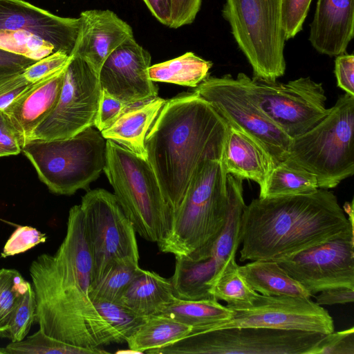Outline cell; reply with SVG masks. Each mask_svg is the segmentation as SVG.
Instances as JSON below:
<instances>
[{"mask_svg":"<svg viewBox=\"0 0 354 354\" xmlns=\"http://www.w3.org/2000/svg\"><path fill=\"white\" fill-rule=\"evenodd\" d=\"M29 272L36 298L35 322L44 333L95 354L106 353L102 346L124 342L90 298L93 261L80 205L69 210L66 234L57 252L38 256Z\"/></svg>","mask_w":354,"mask_h":354,"instance_id":"6da1fadb","label":"cell"},{"mask_svg":"<svg viewBox=\"0 0 354 354\" xmlns=\"http://www.w3.org/2000/svg\"><path fill=\"white\" fill-rule=\"evenodd\" d=\"M227 124L195 92L166 100L145 141L147 160L173 212L206 159H222Z\"/></svg>","mask_w":354,"mask_h":354,"instance_id":"7a4b0ae2","label":"cell"},{"mask_svg":"<svg viewBox=\"0 0 354 354\" xmlns=\"http://www.w3.org/2000/svg\"><path fill=\"white\" fill-rule=\"evenodd\" d=\"M354 230L336 196L319 188L305 195L258 198L241 216L240 261L284 257Z\"/></svg>","mask_w":354,"mask_h":354,"instance_id":"3957f363","label":"cell"},{"mask_svg":"<svg viewBox=\"0 0 354 354\" xmlns=\"http://www.w3.org/2000/svg\"><path fill=\"white\" fill-rule=\"evenodd\" d=\"M227 175L222 159H206L198 167L174 213L169 236L160 250L194 259L211 257L229 212Z\"/></svg>","mask_w":354,"mask_h":354,"instance_id":"277c9868","label":"cell"},{"mask_svg":"<svg viewBox=\"0 0 354 354\" xmlns=\"http://www.w3.org/2000/svg\"><path fill=\"white\" fill-rule=\"evenodd\" d=\"M103 171L136 232L158 245L165 240L171 230L174 212L149 161L106 140Z\"/></svg>","mask_w":354,"mask_h":354,"instance_id":"5b68a950","label":"cell"},{"mask_svg":"<svg viewBox=\"0 0 354 354\" xmlns=\"http://www.w3.org/2000/svg\"><path fill=\"white\" fill-rule=\"evenodd\" d=\"M354 96L340 95L328 114L292 139L284 163L313 174L321 189L337 187L354 174Z\"/></svg>","mask_w":354,"mask_h":354,"instance_id":"8992f818","label":"cell"},{"mask_svg":"<svg viewBox=\"0 0 354 354\" xmlns=\"http://www.w3.org/2000/svg\"><path fill=\"white\" fill-rule=\"evenodd\" d=\"M106 144L93 126L66 139L28 140L21 151L51 192L72 195L80 189L88 191L104 170Z\"/></svg>","mask_w":354,"mask_h":354,"instance_id":"52a82bcc","label":"cell"},{"mask_svg":"<svg viewBox=\"0 0 354 354\" xmlns=\"http://www.w3.org/2000/svg\"><path fill=\"white\" fill-rule=\"evenodd\" d=\"M283 0H225L222 15L254 78L276 82L286 71Z\"/></svg>","mask_w":354,"mask_h":354,"instance_id":"ba28073f","label":"cell"},{"mask_svg":"<svg viewBox=\"0 0 354 354\" xmlns=\"http://www.w3.org/2000/svg\"><path fill=\"white\" fill-rule=\"evenodd\" d=\"M320 333L241 326L192 333L149 354H310Z\"/></svg>","mask_w":354,"mask_h":354,"instance_id":"9c48e42d","label":"cell"},{"mask_svg":"<svg viewBox=\"0 0 354 354\" xmlns=\"http://www.w3.org/2000/svg\"><path fill=\"white\" fill-rule=\"evenodd\" d=\"M80 206L93 261L91 284L117 261H139L136 230L114 194L104 189L88 190Z\"/></svg>","mask_w":354,"mask_h":354,"instance_id":"30bf717a","label":"cell"},{"mask_svg":"<svg viewBox=\"0 0 354 354\" xmlns=\"http://www.w3.org/2000/svg\"><path fill=\"white\" fill-rule=\"evenodd\" d=\"M237 76L265 114L291 139L306 133L330 112L321 83L310 77L287 83Z\"/></svg>","mask_w":354,"mask_h":354,"instance_id":"8fae6325","label":"cell"},{"mask_svg":"<svg viewBox=\"0 0 354 354\" xmlns=\"http://www.w3.org/2000/svg\"><path fill=\"white\" fill-rule=\"evenodd\" d=\"M193 91L207 101L227 124L258 140L276 164L285 160L292 139L265 114L238 76L207 77Z\"/></svg>","mask_w":354,"mask_h":354,"instance_id":"7c38bea8","label":"cell"},{"mask_svg":"<svg viewBox=\"0 0 354 354\" xmlns=\"http://www.w3.org/2000/svg\"><path fill=\"white\" fill-rule=\"evenodd\" d=\"M71 56L55 107L28 140L66 139L94 125L102 93L99 75L84 59Z\"/></svg>","mask_w":354,"mask_h":354,"instance_id":"4fadbf2b","label":"cell"},{"mask_svg":"<svg viewBox=\"0 0 354 354\" xmlns=\"http://www.w3.org/2000/svg\"><path fill=\"white\" fill-rule=\"evenodd\" d=\"M227 307L232 310L230 319L206 330L254 326L323 334L334 331L332 317L310 297L259 294L250 305Z\"/></svg>","mask_w":354,"mask_h":354,"instance_id":"5bb4252c","label":"cell"},{"mask_svg":"<svg viewBox=\"0 0 354 354\" xmlns=\"http://www.w3.org/2000/svg\"><path fill=\"white\" fill-rule=\"evenodd\" d=\"M276 262L311 296L330 288H354V230Z\"/></svg>","mask_w":354,"mask_h":354,"instance_id":"9a60e30c","label":"cell"},{"mask_svg":"<svg viewBox=\"0 0 354 354\" xmlns=\"http://www.w3.org/2000/svg\"><path fill=\"white\" fill-rule=\"evenodd\" d=\"M150 53L130 37L104 61L99 80L102 90L129 105L158 97V88L149 78Z\"/></svg>","mask_w":354,"mask_h":354,"instance_id":"2e32d148","label":"cell"},{"mask_svg":"<svg viewBox=\"0 0 354 354\" xmlns=\"http://www.w3.org/2000/svg\"><path fill=\"white\" fill-rule=\"evenodd\" d=\"M80 21L62 17L23 0H0V29L23 30L50 42L56 51L71 55Z\"/></svg>","mask_w":354,"mask_h":354,"instance_id":"e0dca14e","label":"cell"},{"mask_svg":"<svg viewBox=\"0 0 354 354\" xmlns=\"http://www.w3.org/2000/svg\"><path fill=\"white\" fill-rule=\"evenodd\" d=\"M80 30L71 55L86 62L99 75L106 58L133 37L131 27L109 10H88L80 15Z\"/></svg>","mask_w":354,"mask_h":354,"instance_id":"ac0fdd59","label":"cell"},{"mask_svg":"<svg viewBox=\"0 0 354 354\" xmlns=\"http://www.w3.org/2000/svg\"><path fill=\"white\" fill-rule=\"evenodd\" d=\"M309 33L318 53L329 57L345 53L354 36V0H317Z\"/></svg>","mask_w":354,"mask_h":354,"instance_id":"d6986e66","label":"cell"},{"mask_svg":"<svg viewBox=\"0 0 354 354\" xmlns=\"http://www.w3.org/2000/svg\"><path fill=\"white\" fill-rule=\"evenodd\" d=\"M67 66L32 84L3 109L19 135L23 146L55 107Z\"/></svg>","mask_w":354,"mask_h":354,"instance_id":"ffe728a7","label":"cell"},{"mask_svg":"<svg viewBox=\"0 0 354 354\" xmlns=\"http://www.w3.org/2000/svg\"><path fill=\"white\" fill-rule=\"evenodd\" d=\"M222 162L227 174L254 181L260 190L276 165L272 156L258 140L229 124Z\"/></svg>","mask_w":354,"mask_h":354,"instance_id":"44dd1931","label":"cell"},{"mask_svg":"<svg viewBox=\"0 0 354 354\" xmlns=\"http://www.w3.org/2000/svg\"><path fill=\"white\" fill-rule=\"evenodd\" d=\"M165 102L156 97L131 108L109 128L101 131L102 136L147 160L145 138Z\"/></svg>","mask_w":354,"mask_h":354,"instance_id":"7402d4cb","label":"cell"},{"mask_svg":"<svg viewBox=\"0 0 354 354\" xmlns=\"http://www.w3.org/2000/svg\"><path fill=\"white\" fill-rule=\"evenodd\" d=\"M175 297L170 278L140 268L118 301L147 317L161 314Z\"/></svg>","mask_w":354,"mask_h":354,"instance_id":"603a6c76","label":"cell"},{"mask_svg":"<svg viewBox=\"0 0 354 354\" xmlns=\"http://www.w3.org/2000/svg\"><path fill=\"white\" fill-rule=\"evenodd\" d=\"M175 269L170 278L174 296L185 300L215 299L210 293L212 283L225 266L214 257L194 259L175 256Z\"/></svg>","mask_w":354,"mask_h":354,"instance_id":"cb8c5ba5","label":"cell"},{"mask_svg":"<svg viewBox=\"0 0 354 354\" xmlns=\"http://www.w3.org/2000/svg\"><path fill=\"white\" fill-rule=\"evenodd\" d=\"M239 272L248 285L261 295L312 297L274 261H252L239 266Z\"/></svg>","mask_w":354,"mask_h":354,"instance_id":"d4e9b609","label":"cell"},{"mask_svg":"<svg viewBox=\"0 0 354 354\" xmlns=\"http://www.w3.org/2000/svg\"><path fill=\"white\" fill-rule=\"evenodd\" d=\"M160 315L192 328V333L204 331L227 321L232 310L216 299L185 300L175 297Z\"/></svg>","mask_w":354,"mask_h":354,"instance_id":"484cf974","label":"cell"},{"mask_svg":"<svg viewBox=\"0 0 354 354\" xmlns=\"http://www.w3.org/2000/svg\"><path fill=\"white\" fill-rule=\"evenodd\" d=\"M192 330L165 315H156L147 317L126 342L133 352L149 353L186 337Z\"/></svg>","mask_w":354,"mask_h":354,"instance_id":"4316f807","label":"cell"},{"mask_svg":"<svg viewBox=\"0 0 354 354\" xmlns=\"http://www.w3.org/2000/svg\"><path fill=\"white\" fill-rule=\"evenodd\" d=\"M212 66V62L188 52L176 58L151 65L148 75L153 82L196 88L209 77Z\"/></svg>","mask_w":354,"mask_h":354,"instance_id":"83f0119b","label":"cell"},{"mask_svg":"<svg viewBox=\"0 0 354 354\" xmlns=\"http://www.w3.org/2000/svg\"><path fill=\"white\" fill-rule=\"evenodd\" d=\"M318 189L317 179L313 174L279 162L271 170L264 187L260 190L259 198L310 194Z\"/></svg>","mask_w":354,"mask_h":354,"instance_id":"f1b7e54d","label":"cell"},{"mask_svg":"<svg viewBox=\"0 0 354 354\" xmlns=\"http://www.w3.org/2000/svg\"><path fill=\"white\" fill-rule=\"evenodd\" d=\"M209 291L216 300H223L227 302V306L234 307L250 305L259 295L239 273L235 259L227 263Z\"/></svg>","mask_w":354,"mask_h":354,"instance_id":"f546056e","label":"cell"},{"mask_svg":"<svg viewBox=\"0 0 354 354\" xmlns=\"http://www.w3.org/2000/svg\"><path fill=\"white\" fill-rule=\"evenodd\" d=\"M140 268L138 261L133 259H122L112 263L100 279L91 285V301H118Z\"/></svg>","mask_w":354,"mask_h":354,"instance_id":"4dcf8cb0","label":"cell"},{"mask_svg":"<svg viewBox=\"0 0 354 354\" xmlns=\"http://www.w3.org/2000/svg\"><path fill=\"white\" fill-rule=\"evenodd\" d=\"M0 48L34 60L56 52L50 42L23 30L0 29Z\"/></svg>","mask_w":354,"mask_h":354,"instance_id":"1f68e13d","label":"cell"},{"mask_svg":"<svg viewBox=\"0 0 354 354\" xmlns=\"http://www.w3.org/2000/svg\"><path fill=\"white\" fill-rule=\"evenodd\" d=\"M30 285L17 270H0V338H7L12 313Z\"/></svg>","mask_w":354,"mask_h":354,"instance_id":"d6a6232c","label":"cell"},{"mask_svg":"<svg viewBox=\"0 0 354 354\" xmlns=\"http://www.w3.org/2000/svg\"><path fill=\"white\" fill-rule=\"evenodd\" d=\"M5 354H91L92 351L70 345L51 337L39 329L19 342L3 348Z\"/></svg>","mask_w":354,"mask_h":354,"instance_id":"836d02e7","label":"cell"},{"mask_svg":"<svg viewBox=\"0 0 354 354\" xmlns=\"http://www.w3.org/2000/svg\"><path fill=\"white\" fill-rule=\"evenodd\" d=\"M101 317L120 335L124 342L130 337L147 319L118 301H93Z\"/></svg>","mask_w":354,"mask_h":354,"instance_id":"e575fe53","label":"cell"},{"mask_svg":"<svg viewBox=\"0 0 354 354\" xmlns=\"http://www.w3.org/2000/svg\"><path fill=\"white\" fill-rule=\"evenodd\" d=\"M36 306L35 291L30 285L19 298L9 322L7 338L11 342H19L26 337L35 322Z\"/></svg>","mask_w":354,"mask_h":354,"instance_id":"d590c367","label":"cell"},{"mask_svg":"<svg viewBox=\"0 0 354 354\" xmlns=\"http://www.w3.org/2000/svg\"><path fill=\"white\" fill-rule=\"evenodd\" d=\"M47 236L30 226H19L6 241L1 253L6 258L24 252L35 245L46 242Z\"/></svg>","mask_w":354,"mask_h":354,"instance_id":"8d00e7d4","label":"cell"},{"mask_svg":"<svg viewBox=\"0 0 354 354\" xmlns=\"http://www.w3.org/2000/svg\"><path fill=\"white\" fill-rule=\"evenodd\" d=\"M312 0H283L282 27L285 39L294 38L303 28Z\"/></svg>","mask_w":354,"mask_h":354,"instance_id":"74e56055","label":"cell"},{"mask_svg":"<svg viewBox=\"0 0 354 354\" xmlns=\"http://www.w3.org/2000/svg\"><path fill=\"white\" fill-rule=\"evenodd\" d=\"M138 105H129L102 90L94 127L102 131L109 128L122 114Z\"/></svg>","mask_w":354,"mask_h":354,"instance_id":"f35d334b","label":"cell"},{"mask_svg":"<svg viewBox=\"0 0 354 354\" xmlns=\"http://www.w3.org/2000/svg\"><path fill=\"white\" fill-rule=\"evenodd\" d=\"M71 58L72 56L65 52L56 51L36 61L23 72V75L28 82H37L66 67Z\"/></svg>","mask_w":354,"mask_h":354,"instance_id":"ab89813d","label":"cell"},{"mask_svg":"<svg viewBox=\"0 0 354 354\" xmlns=\"http://www.w3.org/2000/svg\"><path fill=\"white\" fill-rule=\"evenodd\" d=\"M310 354H354V328L326 334Z\"/></svg>","mask_w":354,"mask_h":354,"instance_id":"60d3db41","label":"cell"},{"mask_svg":"<svg viewBox=\"0 0 354 354\" xmlns=\"http://www.w3.org/2000/svg\"><path fill=\"white\" fill-rule=\"evenodd\" d=\"M23 145L17 130L3 109L0 110V157L17 155Z\"/></svg>","mask_w":354,"mask_h":354,"instance_id":"b9f144b4","label":"cell"},{"mask_svg":"<svg viewBox=\"0 0 354 354\" xmlns=\"http://www.w3.org/2000/svg\"><path fill=\"white\" fill-rule=\"evenodd\" d=\"M32 84L26 79L23 73L0 77V110L6 108Z\"/></svg>","mask_w":354,"mask_h":354,"instance_id":"7bdbcfd3","label":"cell"},{"mask_svg":"<svg viewBox=\"0 0 354 354\" xmlns=\"http://www.w3.org/2000/svg\"><path fill=\"white\" fill-rule=\"evenodd\" d=\"M201 5V0H171L169 28H178L192 24Z\"/></svg>","mask_w":354,"mask_h":354,"instance_id":"ee69618b","label":"cell"},{"mask_svg":"<svg viewBox=\"0 0 354 354\" xmlns=\"http://www.w3.org/2000/svg\"><path fill=\"white\" fill-rule=\"evenodd\" d=\"M334 72L337 86L354 96V55L344 53L336 56Z\"/></svg>","mask_w":354,"mask_h":354,"instance_id":"f6af8a7d","label":"cell"},{"mask_svg":"<svg viewBox=\"0 0 354 354\" xmlns=\"http://www.w3.org/2000/svg\"><path fill=\"white\" fill-rule=\"evenodd\" d=\"M36 61L0 48V77L23 73Z\"/></svg>","mask_w":354,"mask_h":354,"instance_id":"bcb514c9","label":"cell"},{"mask_svg":"<svg viewBox=\"0 0 354 354\" xmlns=\"http://www.w3.org/2000/svg\"><path fill=\"white\" fill-rule=\"evenodd\" d=\"M316 296V303L322 305L345 304L354 301V288L339 286L327 288Z\"/></svg>","mask_w":354,"mask_h":354,"instance_id":"7dc6e473","label":"cell"},{"mask_svg":"<svg viewBox=\"0 0 354 354\" xmlns=\"http://www.w3.org/2000/svg\"><path fill=\"white\" fill-rule=\"evenodd\" d=\"M153 17L169 26L171 21V0H143Z\"/></svg>","mask_w":354,"mask_h":354,"instance_id":"c3c4849f","label":"cell"},{"mask_svg":"<svg viewBox=\"0 0 354 354\" xmlns=\"http://www.w3.org/2000/svg\"><path fill=\"white\" fill-rule=\"evenodd\" d=\"M343 209L345 213H346L348 215V221H350L351 224L354 226L353 225V201H352L351 203L346 202Z\"/></svg>","mask_w":354,"mask_h":354,"instance_id":"681fc988","label":"cell"},{"mask_svg":"<svg viewBox=\"0 0 354 354\" xmlns=\"http://www.w3.org/2000/svg\"><path fill=\"white\" fill-rule=\"evenodd\" d=\"M0 354H5L3 348H0Z\"/></svg>","mask_w":354,"mask_h":354,"instance_id":"f907efd6","label":"cell"}]
</instances>
